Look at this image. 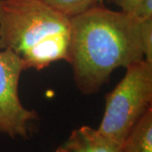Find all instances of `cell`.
I'll return each mask as SVG.
<instances>
[{
	"label": "cell",
	"instance_id": "cell-10",
	"mask_svg": "<svg viewBox=\"0 0 152 152\" xmlns=\"http://www.w3.org/2000/svg\"><path fill=\"white\" fill-rule=\"evenodd\" d=\"M115 5L119 8L121 11L134 15L135 11L142 0H110Z\"/></svg>",
	"mask_w": 152,
	"mask_h": 152
},
{
	"label": "cell",
	"instance_id": "cell-8",
	"mask_svg": "<svg viewBox=\"0 0 152 152\" xmlns=\"http://www.w3.org/2000/svg\"><path fill=\"white\" fill-rule=\"evenodd\" d=\"M141 38L145 49V59L152 62V19L142 20Z\"/></svg>",
	"mask_w": 152,
	"mask_h": 152
},
{
	"label": "cell",
	"instance_id": "cell-9",
	"mask_svg": "<svg viewBox=\"0 0 152 152\" xmlns=\"http://www.w3.org/2000/svg\"><path fill=\"white\" fill-rule=\"evenodd\" d=\"M134 16L141 20L152 19V0H142L136 10Z\"/></svg>",
	"mask_w": 152,
	"mask_h": 152
},
{
	"label": "cell",
	"instance_id": "cell-4",
	"mask_svg": "<svg viewBox=\"0 0 152 152\" xmlns=\"http://www.w3.org/2000/svg\"><path fill=\"white\" fill-rule=\"evenodd\" d=\"M26 70L22 60L9 49L0 50V134L12 139H29L31 123L39 119L20 100L19 81Z\"/></svg>",
	"mask_w": 152,
	"mask_h": 152
},
{
	"label": "cell",
	"instance_id": "cell-6",
	"mask_svg": "<svg viewBox=\"0 0 152 152\" xmlns=\"http://www.w3.org/2000/svg\"><path fill=\"white\" fill-rule=\"evenodd\" d=\"M122 152H152V107L123 143Z\"/></svg>",
	"mask_w": 152,
	"mask_h": 152
},
{
	"label": "cell",
	"instance_id": "cell-1",
	"mask_svg": "<svg viewBox=\"0 0 152 152\" xmlns=\"http://www.w3.org/2000/svg\"><path fill=\"white\" fill-rule=\"evenodd\" d=\"M69 58L79 91L91 95L100 91L114 69L145 59L142 20L103 5L70 18Z\"/></svg>",
	"mask_w": 152,
	"mask_h": 152
},
{
	"label": "cell",
	"instance_id": "cell-3",
	"mask_svg": "<svg viewBox=\"0 0 152 152\" xmlns=\"http://www.w3.org/2000/svg\"><path fill=\"white\" fill-rule=\"evenodd\" d=\"M126 69L124 77L106 96L105 113L97 129L121 145L152 107V62L144 59Z\"/></svg>",
	"mask_w": 152,
	"mask_h": 152
},
{
	"label": "cell",
	"instance_id": "cell-5",
	"mask_svg": "<svg viewBox=\"0 0 152 152\" xmlns=\"http://www.w3.org/2000/svg\"><path fill=\"white\" fill-rule=\"evenodd\" d=\"M56 152H122V145L102 134L98 129L81 126L72 131Z\"/></svg>",
	"mask_w": 152,
	"mask_h": 152
},
{
	"label": "cell",
	"instance_id": "cell-7",
	"mask_svg": "<svg viewBox=\"0 0 152 152\" xmlns=\"http://www.w3.org/2000/svg\"><path fill=\"white\" fill-rule=\"evenodd\" d=\"M69 18L86 13L96 6L103 5L109 0H42Z\"/></svg>",
	"mask_w": 152,
	"mask_h": 152
},
{
	"label": "cell",
	"instance_id": "cell-2",
	"mask_svg": "<svg viewBox=\"0 0 152 152\" xmlns=\"http://www.w3.org/2000/svg\"><path fill=\"white\" fill-rule=\"evenodd\" d=\"M70 18L42 0H0V50L9 49L26 69L68 60Z\"/></svg>",
	"mask_w": 152,
	"mask_h": 152
}]
</instances>
